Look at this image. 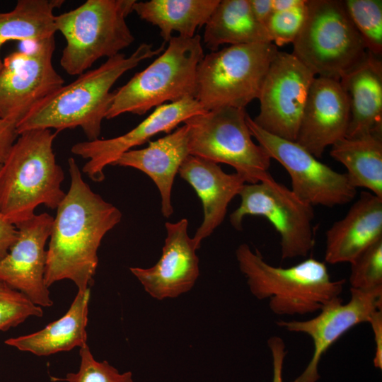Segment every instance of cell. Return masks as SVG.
<instances>
[{
    "label": "cell",
    "instance_id": "1",
    "mask_svg": "<svg viewBox=\"0 0 382 382\" xmlns=\"http://www.w3.org/2000/svg\"><path fill=\"white\" fill-rule=\"evenodd\" d=\"M68 165L70 186L53 219L45 281L50 287L69 279L78 290H86L93 282L101 241L122 214L91 189L74 158L68 159Z\"/></svg>",
    "mask_w": 382,
    "mask_h": 382
},
{
    "label": "cell",
    "instance_id": "2",
    "mask_svg": "<svg viewBox=\"0 0 382 382\" xmlns=\"http://www.w3.org/2000/svg\"><path fill=\"white\" fill-rule=\"evenodd\" d=\"M165 42L154 49L141 43L129 57L119 53L100 66L88 70L64 85L38 104L16 127L18 134L35 129L80 127L88 141L99 139L102 122L110 108L115 82L142 61L158 56Z\"/></svg>",
    "mask_w": 382,
    "mask_h": 382
},
{
    "label": "cell",
    "instance_id": "3",
    "mask_svg": "<svg viewBox=\"0 0 382 382\" xmlns=\"http://www.w3.org/2000/svg\"><path fill=\"white\" fill-rule=\"evenodd\" d=\"M57 132L35 129L18 134L0 171V211L15 226L29 219L44 204L57 209L66 192L64 172L56 161Z\"/></svg>",
    "mask_w": 382,
    "mask_h": 382
},
{
    "label": "cell",
    "instance_id": "4",
    "mask_svg": "<svg viewBox=\"0 0 382 382\" xmlns=\"http://www.w3.org/2000/svg\"><path fill=\"white\" fill-rule=\"evenodd\" d=\"M236 256L252 294L259 300L269 299V307L277 315L319 311L340 297L345 282L332 280L325 262L313 257L289 267H275L246 243L237 248Z\"/></svg>",
    "mask_w": 382,
    "mask_h": 382
},
{
    "label": "cell",
    "instance_id": "5",
    "mask_svg": "<svg viewBox=\"0 0 382 382\" xmlns=\"http://www.w3.org/2000/svg\"><path fill=\"white\" fill-rule=\"evenodd\" d=\"M168 42L151 64L112 91L105 119L127 112L142 115L166 102L195 97L197 68L204 56L201 37L173 36Z\"/></svg>",
    "mask_w": 382,
    "mask_h": 382
},
{
    "label": "cell",
    "instance_id": "6",
    "mask_svg": "<svg viewBox=\"0 0 382 382\" xmlns=\"http://www.w3.org/2000/svg\"><path fill=\"white\" fill-rule=\"evenodd\" d=\"M136 0H87L58 16L57 31L66 40L60 64L69 75L86 71L98 59L117 55L134 41L126 18Z\"/></svg>",
    "mask_w": 382,
    "mask_h": 382
},
{
    "label": "cell",
    "instance_id": "7",
    "mask_svg": "<svg viewBox=\"0 0 382 382\" xmlns=\"http://www.w3.org/2000/svg\"><path fill=\"white\" fill-rule=\"evenodd\" d=\"M293 52L316 76L340 80L365 57V44L341 0H307Z\"/></svg>",
    "mask_w": 382,
    "mask_h": 382
},
{
    "label": "cell",
    "instance_id": "8",
    "mask_svg": "<svg viewBox=\"0 0 382 382\" xmlns=\"http://www.w3.org/2000/svg\"><path fill=\"white\" fill-rule=\"evenodd\" d=\"M278 51L272 42H264L230 45L204 55L197 68L195 98L206 111L245 109L258 98Z\"/></svg>",
    "mask_w": 382,
    "mask_h": 382
},
{
    "label": "cell",
    "instance_id": "9",
    "mask_svg": "<svg viewBox=\"0 0 382 382\" xmlns=\"http://www.w3.org/2000/svg\"><path fill=\"white\" fill-rule=\"evenodd\" d=\"M245 109L224 107L195 115L184 122L190 155L232 166L246 183L269 177L271 158L253 141Z\"/></svg>",
    "mask_w": 382,
    "mask_h": 382
},
{
    "label": "cell",
    "instance_id": "10",
    "mask_svg": "<svg viewBox=\"0 0 382 382\" xmlns=\"http://www.w3.org/2000/svg\"><path fill=\"white\" fill-rule=\"evenodd\" d=\"M238 195L240 205L229 216L236 230L243 229L246 216H260L267 219L279 234L282 260L306 257L313 248V207L271 175L257 183H245Z\"/></svg>",
    "mask_w": 382,
    "mask_h": 382
},
{
    "label": "cell",
    "instance_id": "11",
    "mask_svg": "<svg viewBox=\"0 0 382 382\" xmlns=\"http://www.w3.org/2000/svg\"><path fill=\"white\" fill-rule=\"evenodd\" d=\"M248 126L258 144L270 158L287 171L291 191L302 201L313 206L334 207L352 202L357 189L346 173L334 170L297 144L271 134L258 127L248 114Z\"/></svg>",
    "mask_w": 382,
    "mask_h": 382
},
{
    "label": "cell",
    "instance_id": "12",
    "mask_svg": "<svg viewBox=\"0 0 382 382\" xmlns=\"http://www.w3.org/2000/svg\"><path fill=\"white\" fill-rule=\"evenodd\" d=\"M6 56L0 70V117L16 127L64 84L52 64L54 35Z\"/></svg>",
    "mask_w": 382,
    "mask_h": 382
},
{
    "label": "cell",
    "instance_id": "13",
    "mask_svg": "<svg viewBox=\"0 0 382 382\" xmlns=\"http://www.w3.org/2000/svg\"><path fill=\"white\" fill-rule=\"evenodd\" d=\"M315 77L292 53L278 51L262 86L254 122L271 134L296 141Z\"/></svg>",
    "mask_w": 382,
    "mask_h": 382
},
{
    "label": "cell",
    "instance_id": "14",
    "mask_svg": "<svg viewBox=\"0 0 382 382\" xmlns=\"http://www.w3.org/2000/svg\"><path fill=\"white\" fill-rule=\"evenodd\" d=\"M350 299L343 303L336 298L306 320H279L277 325L292 332L308 335L313 342V353L305 370L290 382H317L320 378L318 364L322 356L349 330L369 323L372 314L382 310V290L365 291L350 288Z\"/></svg>",
    "mask_w": 382,
    "mask_h": 382
},
{
    "label": "cell",
    "instance_id": "15",
    "mask_svg": "<svg viewBox=\"0 0 382 382\" xmlns=\"http://www.w3.org/2000/svg\"><path fill=\"white\" fill-rule=\"evenodd\" d=\"M54 217L47 213L34 214L16 225L18 236L8 253L0 259V282L23 293L35 304H53L45 284L46 243Z\"/></svg>",
    "mask_w": 382,
    "mask_h": 382
},
{
    "label": "cell",
    "instance_id": "16",
    "mask_svg": "<svg viewBox=\"0 0 382 382\" xmlns=\"http://www.w3.org/2000/svg\"><path fill=\"white\" fill-rule=\"evenodd\" d=\"M204 112L193 97L165 103L155 108L152 113L128 132L115 138L79 142L72 146L71 151L88 159L82 172L91 180L101 182L105 178V168L112 166L122 154L159 133H170L180 123Z\"/></svg>",
    "mask_w": 382,
    "mask_h": 382
},
{
    "label": "cell",
    "instance_id": "17",
    "mask_svg": "<svg viewBox=\"0 0 382 382\" xmlns=\"http://www.w3.org/2000/svg\"><path fill=\"white\" fill-rule=\"evenodd\" d=\"M350 118L347 95L340 80L316 76L303 111L296 142L317 158L346 137Z\"/></svg>",
    "mask_w": 382,
    "mask_h": 382
},
{
    "label": "cell",
    "instance_id": "18",
    "mask_svg": "<svg viewBox=\"0 0 382 382\" xmlns=\"http://www.w3.org/2000/svg\"><path fill=\"white\" fill-rule=\"evenodd\" d=\"M166 238L159 260L150 268L130 267V272L153 298H175L190 290L199 274L197 250L187 233L186 219L166 222Z\"/></svg>",
    "mask_w": 382,
    "mask_h": 382
},
{
    "label": "cell",
    "instance_id": "19",
    "mask_svg": "<svg viewBox=\"0 0 382 382\" xmlns=\"http://www.w3.org/2000/svg\"><path fill=\"white\" fill-rule=\"evenodd\" d=\"M178 173L194 189L202 204L203 221L192 238L199 249L202 240L221 225L229 203L246 183L238 173H226L217 163L192 155L185 158Z\"/></svg>",
    "mask_w": 382,
    "mask_h": 382
},
{
    "label": "cell",
    "instance_id": "20",
    "mask_svg": "<svg viewBox=\"0 0 382 382\" xmlns=\"http://www.w3.org/2000/svg\"><path fill=\"white\" fill-rule=\"evenodd\" d=\"M325 261L350 263L382 239V198L363 191L346 215L325 233Z\"/></svg>",
    "mask_w": 382,
    "mask_h": 382
},
{
    "label": "cell",
    "instance_id": "21",
    "mask_svg": "<svg viewBox=\"0 0 382 382\" xmlns=\"http://www.w3.org/2000/svg\"><path fill=\"white\" fill-rule=\"evenodd\" d=\"M190 155L189 133L186 125L141 149L122 154L112 166L131 167L149 175L158 187L161 198V212L168 218L173 213L171 192L175 177L185 158Z\"/></svg>",
    "mask_w": 382,
    "mask_h": 382
},
{
    "label": "cell",
    "instance_id": "22",
    "mask_svg": "<svg viewBox=\"0 0 382 382\" xmlns=\"http://www.w3.org/2000/svg\"><path fill=\"white\" fill-rule=\"evenodd\" d=\"M340 81L349 103L345 137L382 134V62L369 51Z\"/></svg>",
    "mask_w": 382,
    "mask_h": 382
},
{
    "label": "cell",
    "instance_id": "23",
    "mask_svg": "<svg viewBox=\"0 0 382 382\" xmlns=\"http://www.w3.org/2000/svg\"><path fill=\"white\" fill-rule=\"evenodd\" d=\"M91 289L78 290L67 312L40 330L5 340V344L37 356H49L86 345Z\"/></svg>",
    "mask_w": 382,
    "mask_h": 382
},
{
    "label": "cell",
    "instance_id": "24",
    "mask_svg": "<svg viewBox=\"0 0 382 382\" xmlns=\"http://www.w3.org/2000/svg\"><path fill=\"white\" fill-rule=\"evenodd\" d=\"M220 0H150L136 1L133 11L158 28L163 42H168L173 33L192 37L204 25Z\"/></svg>",
    "mask_w": 382,
    "mask_h": 382
},
{
    "label": "cell",
    "instance_id": "25",
    "mask_svg": "<svg viewBox=\"0 0 382 382\" xmlns=\"http://www.w3.org/2000/svg\"><path fill=\"white\" fill-rule=\"evenodd\" d=\"M204 25L203 42L212 52L224 44L272 42L265 26L253 16L248 0H220Z\"/></svg>",
    "mask_w": 382,
    "mask_h": 382
},
{
    "label": "cell",
    "instance_id": "26",
    "mask_svg": "<svg viewBox=\"0 0 382 382\" xmlns=\"http://www.w3.org/2000/svg\"><path fill=\"white\" fill-rule=\"evenodd\" d=\"M330 156L343 164L352 185L382 198V134L344 137L335 143Z\"/></svg>",
    "mask_w": 382,
    "mask_h": 382
},
{
    "label": "cell",
    "instance_id": "27",
    "mask_svg": "<svg viewBox=\"0 0 382 382\" xmlns=\"http://www.w3.org/2000/svg\"><path fill=\"white\" fill-rule=\"evenodd\" d=\"M64 0H18L8 12H0V50L11 40L38 42L57 32L54 11ZM3 60L0 56V70Z\"/></svg>",
    "mask_w": 382,
    "mask_h": 382
},
{
    "label": "cell",
    "instance_id": "28",
    "mask_svg": "<svg viewBox=\"0 0 382 382\" xmlns=\"http://www.w3.org/2000/svg\"><path fill=\"white\" fill-rule=\"evenodd\" d=\"M343 2L367 51L379 57L382 52V1L344 0Z\"/></svg>",
    "mask_w": 382,
    "mask_h": 382
},
{
    "label": "cell",
    "instance_id": "29",
    "mask_svg": "<svg viewBox=\"0 0 382 382\" xmlns=\"http://www.w3.org/2000/svg\"><path fill=\"white\" fill-rule=\"evenodd\" d=\"M349 264L350 288L365 291L382 290V239L361 252Z\"/></svg>",
    "mask_w": 382,
    "mask_h": 382
},
{
    "label": "cell",
    "instance_id": "30",
    "mask_svg": "<svg viewBox=\"0 0 382 382\" xmlns=\"http://www.w3.org/2000/svg\"><path fill=\"white\" fill-rule=\"evenodd\" d=\"M42 307L23 293L0 282V331H6L30 317H42Z\"/></svg>",
    "mask_w": 382,
    "mask_h": 382
},
{
    "label": "cell",
    "instance_id": "31",
    "mask_svg": "<svg viewBox=\"0 0 382 382\" xmlns=\"http://www.w3.org/2000/svg\"><path fill=\"white\" fill-rule=\"evenodd\" d=\"M81 363L76 373H68L64 378H52V381L66 382H133L130 371L120 373L107 361H96L88 345L80 347Z\"/></svg>",
    "mask_w": 382,
    "mask_h": 382
},
{
    "label": "cell",
    "instance_id": "32",
    "mask_svg": "<svg viewBox=\"0 0 382 382\" xmlns=\"http://www.w3.org/2000/svg\"><path fill=\"white\" fill-rule=\"evenodd\" d=\"M307 0L295 8L273 12L265 24L271 42L277 46L293 43L303 24Z\"/></svg>",
    "mask_w": 382,
    "mask_h": 382
},
{
    "label": "cell",
    "instance_id": "33",
    "mask_svg": "<svg viewBox=\"0 0 382 382\" xmlns=\"http://www.w3.org/2000/svg\"><path fill=\"white\" fill-rule=\"evenodd\" d=\"M267 345L272 358V382H283L282 370L286 354L285 343L280 337L272 336L267 340Z\"/></svg>",
    "mask_w": 382,
    "mask_h": 382
},
{
    "label": "cell",
    "instance_id": "34",
    "mask_svg": "<svg viewBox=\"0 0 382 382\" xmlns=\"http://www.w3.org/2000/svg\"><path fill=\"white\" fill-rule=\"evenodd\" d=\"M18 137L16 127L0 117V163H3Z\"/></svg>",
    "mask_w": 382,
    "mask_h": 382
},
{
    "label": "cell",
    "instance_id": "35",
    "mask_svg": "<svg viewBox=\"0 0 382 382\" xmlns=\"http://www.w3.org/2000/svg\"><path fill=\"white\" fill-rule=\"evenodd\" d=\"M17 236L16 226L11 223L0 211V259L8 253Z\"/></svg>",
    "mask_w": 382,
    "mask_h": 382
},
{
    "label": "cell",
    "instance_id": "36",
    "mask_svg": "<svg viewBox=\"0 0 382 382\" xmlns=\"http://www.w3.org/2000/svg\"><path fill=\"white\" fill-rule=\"evenodd\" d=\"M369 323L371 325L375 342L374 365L382 369V310L376 311L371 316Z\"/></svg>",
    "mask_w": 382,
    "mask_h": 382
},
{
    "label": "cell",
    "instance_id": "37",
    "mask_svg": "<svg viewBox=\"0 0 382 382\" xmlns=\"http://www.w3.org/2000/svg\"><path fill=\"white\" fill-rule=\"evenodd\" d=\"M248 2L255 18L265 26L273 13L272 0H248Z\"/></svg>",
    "mask_w": 382,
    "mask_h": 382
},
{
    "label": "cell",
    "instance_id": "38",
    "mask_svg": "<svg viewBox=\"0 0 382 382\" xmlns=\"http://www.w3.org/2000/svg\"><path fill=\"white\" fill-rule=\"evenodd\" d=\"M306 0H272L273 12L289 10L300 6Z\"/></svg>",
    "mask_w": 382,
    "mask_h": 382
},
{
    "label": "cell",
    "instance_id": "39",
    "mask_svg": "<svg viewBox=\"0 0 382 382\" xmlns=\"http://www.w3.org/2000/svg\"><path fill=\"white\" fill-rule=\"evenodd\" d=\"M1 165H2V164H1V163H0V171H1Z\"/></svg>",
    "mask_w": 382,
    "mask_h": 382
}]
</instances>
